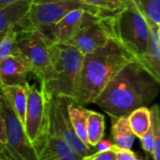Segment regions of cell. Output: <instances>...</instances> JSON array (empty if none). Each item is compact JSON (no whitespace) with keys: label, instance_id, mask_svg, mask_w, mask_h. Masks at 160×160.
<instances>
[{"label":"cell","instance_id":"ffe728a7","mask_svg":"<svg viewBox=\"0 0 160 160\" xmlns=\"http://www.w3.org/2000/svg\"><path fill=\"white\" fill-rule=\"evenodd\" d=\"M86 131L88 144L91 147H96L97 143L103 139L105 134V117L103 114L95 111L87 110Z\"/></svg>","mask_w":160,"mask_h":160},{"label":"cell","instance_id":"9a60e30c","mask_svg":"<svg viewBox=\"0 0 160 160\" xmlns=\"http://www.w3.org/2000/svg\"><path fill=\"white\" fill-rule=\"evenodd\" d=\"M151 126L148 131L140 139L142 147L150 154L154 160H160V115L158 104L150 108Z\"/></svg>","mask_w":160,"mask_h":160},{"label":"cell","instance_id":"44dd1931","mask_svg":"<svg viewBox=\"0 0 160 160\" xmlns=\"http://www.w3.org/2000/svg\"><path fill=\"white\" fill-rule=\"evenodd\" d=\"M130 128L135 137L141 139L151 126V112L147 107L135 109L128 115Z\"/></svg>","mask_w":160,"mask_h":160},{"label":"cell","instance_id":"f546056e","mask_svg":"<svg viewBox=\"0 0 160 160\" xmlns=\"http://www.w3.org/2000/svg\"><path fill=\"white\" fill-rule=\"evenodd\" d=\"M63 0H32L33 4H44V3H52V2H58Z\"/></svg>","mask_w":160,"mask_h":160},{"label":"cell","instance_id":"52a82bcc","mask_svg":"<svg viewBox=\"0 0 160 160\" xmlns=\"http://www.w3.org/2000/svg\"><path fill=\"white\" fill-rule=\"evenodd\" d=\"M46 97L48 101V132L59 137L77 155L82 158L94 154L95 148L86 146L74 132L68 112V105L71 100L51 95H46Z\"/></svg>","mask_w":160,"mask_h":160},{"label":"cell","instance_id":"8992f818","mask_svg":"<svg viewBox=\"0 0 160 160\" xmlns=\"http://www.w3.org/2000/svg\"><path fill=\"white\" fill-rule=\"evenodd\" d=\"M51 43L38 30L17 33L12 54L19 56L29 67L30 71L39 81H43L50 66Z\"/></svg>","mask_w":160,"mask_h":160},{"label":"cell","instance_id":"d4e9b609","mask_svg":"<svg viewBox=\"0 0 160 160\" xmlns=\"http://www.w3.org/2000/svg\"><path fill=\"white\" fill-rule=\"evenodd\" d=\"M116 149L117 147L114 145V147L109 151L95 152L87 158L89 160H116Z\"/></svg>","mask_w":160,"mask_h":160},{"label":"cell","instance_id":"484cf974","mask_svg":"<svg viewBox=\"0 0 160 160\" xmlns=\"http://www.w3.org/2000/svg\"><path fill=\"white\" fill-rule=\"evenodd\" d=\"M116 160H137L136 154L131 149H116Z\"/></svg>","mask_w":160,"mask_h":160},{"label":"cell","instance_id":"277c9868","mask_svg":"<svg viewBox=\"0 0 160 160\" xmlns=\"http://www.w3.org/2000/svg\"><path fill=\"white\" fill-rule=\"evenodd\" d=\"M112 38L135 60L146 50L149 40V24L132 0L123 9L108 16Z\"/></svg>","mask_w":160,"mask_h":160},{"label":"cell","instance_id":"4dcf8cb0","mask_svg":"<svg viewBox=\"0 0 160 160\" xmlns=\"http://www.w3.org/2000/svg\"><path fill=\"white\" fill-rule=\"evenodd\" d=\"M4 143L2 142H0V156L2 155V152H3V149H4Z\"/></svg>","mask_w":160,"mask_h":160},{"label":"cell","instance_id":"f1b7e54d","mask_svg":"<svg viewBox=\"0 0 160 160\" xmlns=\"http://www.w3.org/2000/svg\"><path fill=\"white\" fill-rule=\"evenodd\" d=\"M17 1H19V0H0V8H3L12 4L14 2H17Z\"/></svg>","mask_w":160,"mask_h":160},{"label":"cell","instance_id":"30bf717a","mask_svg":"<svg viewBox=\"0 0 160 160\" xmlns=\"http://www.w3.org/2000/svg\"><path fill=\"white\" fill-rule=\"evenodd\" d=\"M27 106L23 128L34 148H37L48 132V101L46 95L36 85L26 84Z\"/></svg>","mask_w":160,"mask_h":160},{"label":"cell","instance_id":"cb8c5ba5","mask_svg":"<svg viewBox=\"0 0 160 160\" xmlns=\"http://www.w3.org/2000/svg\"><path fill=\"white\" fill-rule=\"evenodd\" d=\"M16 38H17V32L12 27L0 42V63L8 55L12 54V50Z\"/></svg>","mask_w":160,"mask_h":160},{"label":"cell","instance_id":"7a4b0ae2","mask_svg":"<svg viewBox=\"0 0 160 160\" xmlns=\"http://www.w3.org/2000/svg\"><path fill=\"white\" fill-rule=\"evenodd\" d=\"M133 60L135 59L113 39L106 46L84 54L70 100L80 106L94 103L113 76Z\"/></svg>","mask_w":160,"mask_h":160},{"label":"cell","instance_id":"d6986e66","mask_svg":"<svg viewBox=\"0 0 160 160\" xmlns=\"http://www.w3.org/2000/svg\"><path fill=\"white\" fill-rule=\"evenodd\" d=\"M68 116L74 129V132L78 136V138L88 147V140H87V131H86V122H87V109L82 106L74 104L70 101L68 105Z\"/></svg>","mask_w":160,"mask_h":160},{"label":"cell","instance_id":"5b68a950","mask_svg":"<svg viewBox=\"0 0 160 160\" xmlns=\"http://www.w3.org/2000/svg\"><path fill=\"white\" fill-rule=\"evenodd\" d=\"M74 9H83L92 14L105 16L112 14L83 4L80 0H63L44 4L32 3L27 12L14 24L13 29L19 33L52 25Z\"/></svg>","mask_w":160,"mask_h":160},{"label":"cell","instance_id":"7c38bea8","mask_svg":"<svg viewBox=\"0 0 160 160\" xmlns=\"http://www.w3.org/2000/svg\"><path fill=\"white\" fill-rule=\"evenodd\" d=\"M38 160H82L63 140L54 134L47 132L40 144L35 148Z\"/></svg>","mask_w":160,"mask_h":160},{"label":"cell","instance_id":"83f0119b","mask_svg":"<svg viewBox=\"0 0 160 160\" xmlns=\"http://www.w3.org/2000/svg\"><path fill=\"white\" fill-rule=\"evenodd\" d=\"M1 103H2V93L0 90V142H2L5 145L6 142V132H5V124H4V119L2 116V112H1Z\"/></svg>","mask_w":160,"mask_h":160},{"label":"cell","instance_id":"3957f363","mask_svg":"<svg viewBox=\"0 0 160 160\" xmlns=\"http://www.w3.org/2000/svg\"><path fill=\"white\" fill-rule=\"evenodd\" d=\"M51 66L40 82V89L46 95L71 99L82 68L83 54L67 43L50 46Z\"/></svg>","mask_w":160,"mask_h":160},{"label":"cell","instance_id":"e575fe53","mask_svg":"<svg viewBox=\"0 0 160 160\" xmlns=\"http://www.w3.org/2000/svg\"><path fill=\"white\" fill-rule=\"evenodd\" d=\"M0 87H1V82H0Z\"/></svg>","mask_w":160,"mask_h":160},{"label":"cell","instance_id":"7402d4cb","mask_svg":"<svg viewBox=\"0 0 160 160\" xmlns=\"http://www.w3.org/2000/svg\"><path fill=\"white\" fill-rule=\"evenodd\" d=\"M149 25L160 26V0H132Z\"/></svg>","mask_w":160,"mask_h":160},{"label":"cell","instance_id":"e0dca14e","mask_svg":"<svg viewBox=\"0 0 160 160\" xmlns=\"http://www.w3.org/2000/svg\"><path fill=\"white\" fill-rule=\"evenodd\" d=\"M32 0H19L0 8V42L14 24L27 12Z\"/></svg>","mask_w":160,"mask_h":160},{"label":"cell","instance_id":"603a6c76","mask_svg":"<svg viewBox=\"0 0 160 160\" xmlns=\"http://www.w3.org/2000/svg\"><path fill=\"white\" fill-rule=\"evenodd\" d=\"M83 4L100 9L106 13L117 12L128 5L129 0H80Z\"/></svg>","mask_w":160,"mask_h":160},{"label":"cell","instance_id":"836d02e7","mask_svg":"<svg viewBox=\"0 0 160 160\" xmlns=\"http://www.w3.org/2000/svg\"><path fill=\"white\" fill-rule=\"evenodd\" d=\"M137 160H142V158H137Z\"/></svg>","mask_w":160,"mask_h":160},{"label":"cell","instance_id":"6da1fadb","mask_svg":"<svg viewBox=\"0 0 160 160\" xmlns=\"http://www.w3.org/2000/svg\"><path fill=\"white\" fill-rule=\"evenodd\" d=\"M158 92L159 83L133 60L113 76L94 103L111 118H117L140 107H147Z\"/></svg>","mask_w":160,"mask_h":160},{"label":"cell","instance_id":"2e32d148","mask_svg":"<svg viewBox=\"0 0 160 160\" xmlns=\"http://www.w3.org/2000/svg\"><path fill=\"white\" fill-rule=\"evenodd\" d=\"M26 84H11L1 85L0 90L4 98L7 99L14 113L22 123L24 125L25 112L27 106V88Z\"/></svg>","mask_w":160,"mask_h":160},{"label":"cell","instance_id":"8fae6325","mask_svg":"<svg viewBox=\"0 0 160 160\" xmlns=\"http://www.w3.org/2000/svg\"><path fill=\"white\" fill-rule=\"evenodd\" d=\"M83 12V9L71 10L56 23L36 30L41 32L51 43H68L77 32L82 22Z\"/></svg>","mask_w":160,"mask_h":160},{"label":"cell","instance_id":"4fadbf2b","mask_svg":"<svg viewBox=\"0 0 160 160\" xmlns=\"http://www.w3.org/2000/svg\"><path fill=\"white\" fill-rule=\"evenodd\" d=\"M149 29L146 50L136 61L157 82L160 83V26L149 25Z\"/></svg>","mask_w":160,"mask_h":160},{"label":"cell","instance_id":"9c48e42d","mask_svg":"<svg viewBox=\"0 0 160 160\" xmlns=\"http://www.w3.org/2000/svg\"><path fill=\"white\" fill-rule=\"evenodd\" d=\"M108 16L84 11L77 32L67 44L76 47L83 55L106 46L112 39Z\"/></svg>","mask_w":160,"mask_h":160},{"label":"cell","instance_id":"5bb4252c","mask_svg":"<svg viewBox=\"0 0 160 160\" xmlns=\"http://www.w3.org/2000/svg\"><path fill=\"white\" fill-rule=\"evenodd\" d=\"M30 73L28 65L17 55L10 54L0 63L1 85L25 84Z\"/></svg>","mask_w":160,"mask_h":160},{"label":"cell","instance_id":"4316f807","mask_svg":"<svg viewBox=\"0 0 160 160\" xmlns=\"http://www.w3.org/2000/svg\"><path fill=\"white\" fill-rule=\"evenodd\" d=\"M114 147V144L109 141V140H106V139H101L96 145V149H97V152H104V151H109L111 149H112Z\"/></svg>","mask_w":160,"mask_h":160},{"label":"cell","instance_id":"ac0fdd59","mask_svg":"<svg viewBox=\"0 0 160 160\" xmlns=\"http://www.w3.org/2000/svg\"><path fill=\"white\" fill-rule=\"evenodd\" d=\"M112 136L113 144L119 149H131L136 137L130 128L128 115L112 118Z\"/></svg>","mask_w":160,"mask_h":160},{"label":"cell","instance_id":"1f68e13d","mask_svg":"<svg viewBox=\"0 0 160 160\" xmlns=\"http://www.w3.org/2000/svg\"><path fill=\"white\" fill-rule=\"evenodd\" d=\"M82 160H89V159H88V158H87V157H85V158H83Z\"/></svg>","mask_w":160,"mask_h":160},{"label":"cell","instance_id":"ba28073f","mask_svg":"<svg viewBox=\"0 0 160 160\" xmlns=\"http://www.w3.org/2000/svg\"><path fill=\"white\" fill-rule=\"evenodd\" d=\"M1 112L6 132V142L1 157L4 160H38L36 150L29 142L23 126L3 95Z\"/></svg>","mask_w":160,"mask_h":160},{"label":"cell","instance_id":"d6a6232c","mask_svg":"<svg viewBox=\"0 0 160 160\" xmlns=\"http://www.w3.org/2000/svg\"><path fill=\"white\" fill-rule=\"evenodd\" d=\"M0 160H4V158H2L1 156H0Z\"/></svg>","mask_w":160,"mask_h":160}]
</instances>
